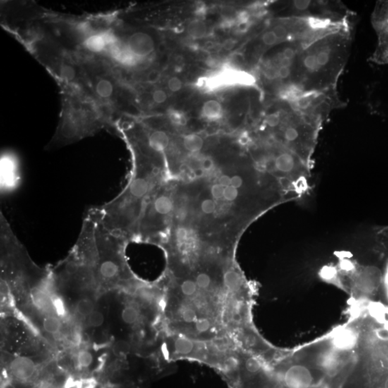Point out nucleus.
Masks as SVG:
<instances>
[{
	"label": "nucleus",
	"mask_w": 388,
	"mask_h": 388,
	"mask_svg": "<svg viewBox=\"0 0 388 388\" xmlns=\"http://www.w3.org/2000/svg\"><path fill=\"white\" fill-rule=\"evenodd\" d=\"M384 387L388 388V377H387V379H385V381H384Z\"/></svg>",
	"instance_id": "obj_46"
},
{
	"label": "nucleus",
	"mask_w": 388,
	"mask_h": 388,
	"mask_svg": "<svg viewBox=\"0 0 388 388\" xmlns=\"http://www.w3.org/2000/svg\"><path fill=\"white\" fill-rule=\"evenodd\" d=\"M358 335L351 329H344L336 333L333 339L334 348L339 352L350 351L356 346Z\"/></svg>",
	"instance_id": "obj_8"
},
{
	"label": "nucleus",
	"mask_w": 388,
	"mask_h": 388,
	"mask_svg": "<svg viewBox=\"0 0 388 388\" xmlns=\"http://www.w3.org/2000/svg\"><path fill=\"white\" fill-rule=\"evenodd\" d=\"M123 42L129 52L146 67L148 66L149 58L156 49L152 36L145 32H134Z\"/></svg>",
	"instance_id": "obj_5"
},
{
	"label": "nucleus",
	"mask_w": 388,
	"mask_h": 388,
	"mask_svg": "<svg viewBox=\"0 0 388 388\" xmlns=\"http://www.w3.org/2000/svg\"><path fill=\"white\" fill-rule=\"evenodd\" d=\"M382 274L373 266L362 267L356 274L355 283L359 291L363 293H372L380 286Z\"/></svg>",
	"instance_id": "obj_6"
},
{
	"label": "nucleus",
	"mask_w": 388,
	"mask_h": 388,
	"mask_svg": "<svg viewBox=\"0 0 388 388\" xmlns=\"http://www.w3.org/2000/svg\"><path fill=\"white\" fill-rule=\"evenodd\" d=\"M169 137L167 134L161 130L152 132L147 139V145L154 152H164L169 145Z\"/></svg>",
	"instance_id": "obj_11"
},
{
	"label": "nucleus",
	"mask_w": 388,
	"mask_h": 388,
	"mask_svg": "<svg viewBox=\"0 0 388 388\" xmlns=\"http://www.w3.org/2000/svg\"><path fill=\"white\" fill-rule=\"evenodd\" d=\"M197 289V283L193 282V281L188 280L182 283L181 285V291L182 293L185 295V296H193L194 293H196Z\"/></svg>",
	"instance_id": "obj_26"
},
{
	"label": "nucleus",
	"mask_w": 388,
	"mask_h": 388,
	"mask_svg": "<svg viewBox=\"0 0 388 388\" xmlns=\"http://www.w3.org/2000/svg\"><path fill=\"white\" fill-rule=\"evenodd\" d=\"M243 181L241 177L239 176H233L231 178V185L235 188H239L243 185Z\"/></svg>",
	"instance_id": "obj_40"
},
{
	"label": "nucleus",
	"mask_w": 388,
	"mask_h": 388,
	"mask_svg": "<svg viewBox=\"0 0 388 388\" xmlns=\"http://www.w3.org/2000/svg\"><path fill=\"white\" fill-rule=\"evenodd\" d=\"M224 285L228 289L231 291H236L241 286V278L238 273L234 270H229L224 276Z\"/></svg>",
	"instance_id": "obj_15"
},
{
	"label": "nucleus",
	"mask_w": 388,
	"mask_h": 388,
	"mask_svg": "<svg viewBox=\"0 0 388 388\" xmlns=\"http://www.w3.org/2000/svg\"><path fill=\"white\" fill-rule=\"evenodd\" d=\"M250 24H249L248 20H245V21H240V24L238 25V29L240 32H245L247 29L249 28Z\"/></svg>",
	"instance_id": "obj_43"
},
{
	"label": "nucleus",
	"mask_w": 388,
	"mask_h": 388,
	"mask_svg": "<svg viewBox=\"0 0 388 388\" xmlns=\"http://www.w3.org/2000/svg\"><path fill=\"white\" fill-rule=\"evenodd\" d=\"M76 311L82 317H89L94 312V302L89 298H82L77 303Z\"/></svg>",
	"instance_id": "obj_16"
},
{
	"label": "nucleus",
	"mask_w": 388,
	"mask_h": 388,
	"mask_svg": "<svg viewBox=\"0 0 388 388\" xmlns=\"http://www.w3.org/2000/svg\"><path fill=\"white\" fill-rule=\"evenodd\" d=\"M30 297L32 303L38 310L48 314L55 312L51 296L38 286L32 287Z\"/></svg>",
	"instance_id": "obj_10"
},
{
	"label": "nucleus",
	"mask_w": 388,
	"mask_h": 388,
	"mask_svg": "<svg viewBox=\"0 0 388 388\" xmlns=\"http://www.w3.org/2000/svg\"><path fill=\"white\" fill-rule=\"evenodd\" d=\"M138 312L133 306L125 307L122 312V319L126 324H135L138 319Z\"/></svg>",
	"instance_id": "obj_20"
},
{
	"label": "nucleus",
	"mask_w": 388,
	"mask_h": 388,
	"mask_svg": "<svg viewBox=\"0 0 388 388\" xmlns=\"http://www.w3.org/2000/svg\"><path fill=\"white\" fill-rule=\"evenodd\" d=\"M250 142V137H249V135H247V134H243V135H242L240 137V138H239V142H240V145H247Z\"/></svg>",
	"instance_id": "obj_42"
},
{
	"label": "nucleus",
	"mask_w": 388,
	"mask_h": 388,
	"mask_svg": "<svg viewBox=\"0 0 388 388\" xmlns=\"http://www.w3.org/2000/svg\"><path fill=\"white\" fill-rule=\"evenodd\" d=\"M130 347L128 342L118 341L113 346V353L118 358H123L130 353Z\"/></svg>",
	"instance_id": "obj_21"
},
{
	"label": "nucleus",
	"mask_w": 388,
	"mask_h": 388,
	"mask_svg": "<svg viewBox=\"0 0 388 388\" xmlns=\"http://www.w3.org/2000/svg\"><path fill=\"white\" fill-rule=\"evenodd\" d=\"M319 363L322 370L325 371L327 374L330 375H335L339 371L341 364L339 351L336 348L327 350L322 354V356L319 357Z\"/></svg>",
	"instance_id": "obj_9"
},
{
	"label": "nucleus",
	"mask_w": 388,
	"mask_h": 388,
	"mask_svg": "<svg viewBox=\"0 0 388 388\" xmlns=\"http://www.w3.org/2000/svg\"><path fill=\"white\" fill-rule=\"evenodd\" d=\"M73 379H69L68 382L64 385L62 386L60 388H71L73 387ZM37 388H57L56 386H55L52 382H49V381H42L40 384H38V387Z\"/></svg>",
	"instance_id": "obj_34"
},
{
	"label": "nucleus",
	"mask_w": 388,
	"mask_h": 388,
	"mask_svg": "<svg viewBox=\"0 0 388 388\" xmlns=\"http://www.w3.org/2000/svg\"><path fill=\"white\" fill-rule=\"evenodd\" d=\"M207 32V26L204 22L201 20H193L188 26V34L193 39H200L206 35Z\"/></svg>",
	"instance_id": "obj_13"
},
{
	"label": "nucleus",
	"mask_w": 388,
	"mask_h": 388,
	"mask_svg": "<svg viewBox=\"0 0 388 388\" xmlns=\"http://www.w3.org/2000/svg\"><path fill=\"white\" fill-rule=\"evenodd\" d=\"M261 367H262V365H261L260 362L257 358H249L245 362V368H246L247 372H250V373H257L260 370Z\"/></svg>",
	"instance_id": "obj_25"
},
{
	"label": "nucleus",
	"mask_w": 388,
	"mask_h": 388,
	"mask_svg": "<svg viewBox=\"0 0 388 388\" xmlns=\"http://www.w3.org/2000/svg\"><path fill=\"white\" fill-rule=\"evenodd\" d=\"M57 130L48 149L57 148L92 136L111 123V118L87 91L65 87Z\"/></svg>",
	"instance_id": "obj_2"
},
{
	"label": "nucleus",
	"mask_w": 388,
	"mask_h": 388,
	"mask_svg": "<svg viewBox=\"0 0 388 388\" xmlns=\"http://www.w3.org/2000/svg\"><path fill=\"white\" fill-rule=\"evenodd\" d=\"M214 167V162L210 158H206L202 163V168L204 171H210Z\"/></svg>",
	"instance_id": "obj_38"
},
{
	"label": "nucleus",
	"mask_w": 388,
	"mask_h": 388,
	"mask_svg": "<svg viewBox=\"0 0 388 388\" xmlns=\"http://www.w3.org/2000/svg\"><path fill=\"white\" fill-rule=\"evenodd\" d=\"M183 144L185 149L190 152H195L202 150L203 147V139L196 134H190L185 137Z\"/></svg>",
	"instance_id": "obj_14"
},
{
	"label": "nucleus",
	"mask_w": 388,
	"mask_h": 388,
	"mask_svg": "<svg viewBox=\"0 0 388 388\" xmlns=\"http://www.w3.org/2000/svg\"><path fill=\"white\" fill-rule=\"evenodd\" d=\"M170 120L176 125L184 126L186 125L187 120L184 114L178 111H171L169 112Z\"/></svg>",
	"instance_id": "obj_27"
},
{
	"label": "nucleus",
	"mask_w": 388,
	"mask_h": 388,
	"mask_svg": "<svg viewBox=\"0 0 388 388\" xmlns=\"http://www.w3.org/2000/svg\"><path fill=\"white\" fill-rule=\"evenodd\" d=\"M188 230L184 227H179L176 231V238L179 243H184L188 238Z\"/></svg>",
	"instance_id": "obj_37"
},
{
	"label": "nucleus",
	"mask_w": 388,
	"mask_h": 388,
	"mask_svg": "<svg viewBox=\"0 0 388 388\" xmlns=\"http://www.w3.org/2000/svg\"><path fill=\"white\" fill-rule=\"evenodd\" d=\"M13 388H30L37 375V368L32 359L18 357L10 362L8 372Z\"/></svg>",
	"instance_id": "obj_4"
},
{
	"label": "nucleus",
	"mask_w": 388,
	"mask_h": 388,
	"mask_svg": "<svg viewBox=\"0 0 388 388\" xmlns=\"http://www.w3.org/2000/svg\"><path fill=\"white\" fill-rule=\"evenodd\" d=\"M88 322L91 327H102L104 322V315H103L102 313H101L100 312L94 311V312L88 317Z\"/></svg>",
	"instance_id": "obj_24"
},
{
	"label": "nucleus",
	"mask_w": 388,
	"mask_h": 388,
	"mask_svg": "<svg viewBox=\"0 0 388 388\" xmlns=\"http://www.w3.org/2000/svg\"><path fill=\"white\" fill-rule=\"evenodd\" d=\"M183 319L185 322L191 323L197 320V314L192 308L185 309L183 313Z\"/></svg>",
	"instance_id": "obj_35"
},
{
	"label": "nucleus",
	"mask_w": 388,
	"mask_h": 388,
	"mask_svg": "<svg viewBox=\"0 0 388 388\" xmlns=\"http://www.w3.org/2000/svg\"><path fill=\"white\" fill-rule=\"evenodd\" d=\"M219 184L222 185L224 188L229 186V185H231V178H229L228 176H226V175L221 176L219 179Z\"/></svg>",
	"instance_id": "obj_41"
},
{
	"label": "nucleus",
	"mask_w": 388,
	"mask_h": 388,
	"mask_svg": "<svg viewBox=\"0 0 388 388\" xmlns=\"http://www.w3.org/2000/svg\"><path fill=\"white\" fill-rule=\"evenodd\" d=\"M61 322L57 317L49 316L45 319L44 329L46 332L51 334H57L61 329Z\"/></svg>",
	"instance_id": "obj_17"
},
{
	"label": "nucleus",
	"mask_w": 388,
	"mask_h": 388,
	"mask_svg": "<svg viewBox=\"0 0 388 388\" xmlns=\"http://www.w3.org/2000/svg\"><path fill=\"white\" fill-rule=\"evenodd\" d=\"M238 188H235V187L229 185V186L224 188V198L226 201L229 202H232L235 199L238 198Z\"/></svg>",
	"instance_id": "obj_28"
},
{
	"label": "nucleus",
	"mask_w": 388,
	"mask_h": 388,
	"mask_svg": "<svg viewBox=\"0 0 388 388\" xmlns=\"http://www.w3.org/2000/svg\"><path fill=\"white\" fill-rule=\"evenodd\" d=\"M284 382L288 388H310L313 383V376L307 367L293 365L286 371Z\"/></svg>",
	"instance_id": "obj_7"
},
{
	"label": "nucleus",
	"mask_w": 388,
	"mask_h": 388,
	"mask_svg": "<svg viewBox=\"0 0 388 388\" xmlns=\"http://www.w3.org/2000/svg\"><path fill=\"white\" fill-rule=\"evenodd\" d=\"M215 203H214V201L211 200V199L204 201L203 203L202 204V211L207 214H212L215 210Z\"/></svg>",
	"instance_id": "obj_31"
},
{
	"label": "nucleus",
	"mask_w": 388,
	"mask_h": 388,
	"mask_svg": "<svg viewBox=\"0 0 388 388\" xmlns=\"http://www.w3.org/2000/svg\"><path fill=\"white\" fill-rule=\"evenodd\" d=\"M233 46H234V42L231 41H226V42L224 44V48L226 50H230L232 49Z\"/></svg>",
	"instance_id": "obj_45"
},
{
	"label": "nucleus",
	"mask_w": 388,
	"mask_h": 388,
	"mask_svg": "<svg viewBox=\"0 0 388 388\" xmlns=\"http://www.w3.org/2000/svg\"><path fill=\"white\" fill-rule=\"evenodd\" d=\"M224 187L220 184H215L212 187V194L215 199H221L224 197Z\"/></svg>",
	"instance_id": "obj_36"
},
{
	"label": "nucleus",
	"mask_w": 388,
	"mask_h": 388,
	"mask_svg": "<svg viewBox=\"0 0 388 388\" xmlns=\"http://www.w3.org/2000/svg\"><path fill=\"white\" fill-rule=\"evenodd\" d=\"M202 115L206 119L215 121L219 120L223 115L222 106L216 100L207 101L202 107Z\"/></svg>",
	"instance_id": "obj_12"
},
{
	"label": "nucleus",
	"mask_w": 388,
	"mask_h": 388,
	"mask_svg": "<svg viewBox=\"0 0 388 388\" xmlns=\"http://www.w3.org/2000/svg\"><path fill=\"white\" fill-rule=\"evenodd\" d=\"M262 43L266 46H274L275 45L281 44L282 41L278 38L273 29L266 31L262 35Z\"/></svg>",
	"instance_id": "obj_22"
},
{
	"label": "nucleus",
	"mask_w": 388,
	"mask_h": 388,
	"mask_svg": "<svg viewBox=\"0 0 388 388\" xmlns=\"http://www.w3.org/2000/svg\"><path fill=\"white\" fill-rule=\"evenodd\" d=\"M94 358L92 353L87 350H82L77 356V366L80 370H87L92 366Z\"/></svg>",
	"instance_id": "obj_18"
},
{
	"label": "nucleus",
	"mask_w": 388,
	"mask_h": 388,
	"mask_svg": "<svg viewBox=\"0 0 388 388\" xmlns=\"http://www.w3.org/2000/svg\"><path fill=\"white\" fill-rule=\"evenodd\" d=\"M196 283H197V286L199 287V288L205 289L210 285L211 278L207 274H201L197 276Z\"/></svg>",
	"instance_id": "obj_29"
},
{
	"label": "nucleus",
	"mask_w": 388,
	"mask_h": 388,
	"mask_svg": "<svg viewBox=\"0 0 388 388\" xmlns=\"http://www.w3.org/2000/svg\"><path fill=\"white\" fill-rule=\"evenodd\" d=\"M196 327L199 332H206L210 327V322L207 319H200L196 322Z\"/></svg>",
	"instance_id": "obj_32"
},
{
	"label": "nucleus",
	"mask_w": 388,
	"mask_h": 388,
	"mask_svg": "<svg viewBox=\"0 0 388 388\" xmlns=\"http://www.w3.org/2000/svg\"><path fill=\"white\" fill-rule=\"evenodd\" d=\"M168 88L170 90L172 91L173 92H178L182 87V82L177 77H173L171 80L168 81Z\"/></svg>",
	"instance_id": "obj_33"
},
{
	"label": "nucleus",
	"mask_w": 388,
	"mask_h": 388,
	"mask_svg": "<svg viewBox=\"0 0 388 388\" xmlns=\"http://www.w3.org/2000/svg\"><path fill=\"white\" fill-rule=\"evenodd\" d=\"M160 73L159 71H156V70H154V71H152L150 72V73H149V74L147 75V81H148L150 83H156V82H158L159 80H160Z\"/></svg>",
	"instance_id": "obj_39"
},
{
	"label": "nucleus",
	"mask_w": 388,
	"mask_h": 388,
	"mask_svg": "<svg viewBox=\"0 0 388 388\" xmlns=\"http://www.w3.org/2000/svg\"><path fill=\"white\" fill-rule=\"evenodd\" d=\"M175 348L180 355H188L193 350V344L186 338H178L175 342Z\"/></svg>",
	"instance_id": "obj_19"
},
{
	"label": "nucleus",
	"mask_w": 388,
	"mask_h": 388,
	"mask_svg": "<svg viewBox=\"0 0 388 388\" xmlns=\"http://www.w3.org/2000/svg\"><path fill=\"white\" fill-rule=\"evenodd\" d=\"M378 388H384V387H378Z\"/></svg>",
	"instance_id": "obj_47"
},
{
	"label": "nucleus",
	"mask_w": 388,
	"mask_h": 388,
	"mask_svg": "<svg viewBox=\"0 0 388 388\" xmlns=\"http://www.w3.org/2000/svg\"><path fill=\"white\" fill-rule=\"evenodd\" d=\"M167 94L161 89L154 91L152 94V99L157 104H163L167 100Z\"/></svg>",
	"instance_id": "obj_30"
},
{
	"label": "nucleus",
	"mask_w": 388,
	"mask_h": 388,
	"mask_svg": "<svg viewBox=\"0 0 388 388\" xmlns=\"http://www.w3.org/2000/svg\"><path fill=\"white\" fill-rule=\"evenodd\" d=\"M204 171H205L202 168H197L193 171L194 176L197 177V178H201L204 176Z\"/></svg>",
	"instance_id": "obj_44"
},
{
	"label": "nucleus",
	"mask_w": 388,
	"mask_h": 388,
	"mask_svg": "<svg viewBox=\"0 0 388 388\" xmlns=\"http://www.w3.org/2000/svg\"><path fill=\"white\" fill-rule=\"evenodd\" d=\"M51 298H52L53 308H54L55 312L59 317H65L66 314V308L63 299H62L61 297L58 296L56 294L51 296Z\"/></svg>",
	"instance_id": "obj_23"
},
{
	"label": "nucleus",
	"mask_w": 388,
	"mask_h": 388,
	"mask_svg": "<svg viewBox=\"0 0 388 388\" xmlns=\"http://www.w3.org/2000/svg\"><path fill=\"white\" fill-rule=\"evenodd\" d=\"M353 20L315 31L300 39L283 99L336 90L353 43Z\"/></svg>",
	"instance_id": "obj_1"
},
{
	"label": "nucleus",
	"mask_w": 388,
	"mask_h": 388,
	"mask_svg": "<svg viewBox=\"0 0 388 388\" xmlns=\"http://www.w3.org/2000/svg\"><path fill=\"white\" fill-rule=\"evenodd\" d=\"M372 25L378 36V44L372 55V61L388 63V1L377 3L372 17Z\"/></svg>",
	"instance_id": "obj_3"
}]
</instances>
